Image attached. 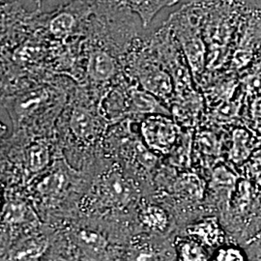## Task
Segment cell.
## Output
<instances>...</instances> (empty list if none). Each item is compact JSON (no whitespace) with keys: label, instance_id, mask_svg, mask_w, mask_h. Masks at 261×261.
I'll use <instances>...</instances> for the list:
<instances>
[{"label":"cell","instance_id":"6da1fadb","mask_svg":"<svg viewBox=\"0 0 261 261\" xmlns=\"http://www.w3.org/2000/svg\"><path fill=\"white\" fill-rule=\"evenodd\" d=\"M202 4L207 46L204 75H213L228 69L235 37L250 4L245 0H202Z\"/></svg>","mask_w":261,"mask_h":261},{"label":"cell","instance_id":"7a4b0ae2","mask_svg":"<svg viewBox=\"0 0 261 261\" xmlns=\"http://www.w3.org/2000/svg\"><path fill=\"white\" fill-rule=\"evenodd\" d=\"M182 47L194 81L199 84L206 71L202 0H193L171 13L166 20Z\"/></svg>","mask_w":261,"mask_h":261},{"label":"cell","instance_id":"3957f363","mask_svg":"<svg viewBox=\"0 0 261 261\" xmlns=\"http://www.w3.org/2000/svg\"><path fill=\"white\" fill-rule=\"evenodd\" d=\"M222 217L226 231L243 246L261 229L260 188L240 174Z\"/></svg>","mask_w":261,"mask_h":261},{"label":"cell","instance_id":"277c9868","mask_svg":"<svg viewBox=\"0 0 261 261\" xmlns=\"http://www.w3.org/2000/svg\"><path fill=\"white\" fill-rule=\"evenodd\" d=\"M92 7L84 0H73L50 13L38 9L39 23L44 35L67 40L86 35Z\"/></svg>","mask_w":261,"mask_h":261},{"label":"cell","instance_id":"5b68a950","mask_svg":"<svg viewBox=\"0 0 261 261\" xmlns=\"http://www.w3.org/2000/svg\"><path fill=\"white\" fill-rule=\"evenodd\" d=\"M261 47V10L249 6L234 41L228 70L240 75Z\"/></svg>","mask_w":261,"mask_h":261},{"label":"cell","instance_id":"8992f818","mask_svg":"<svg viewBox=\"0 0 261 261\" xmlns=\"http://www.w3.org/2000/svg\"><path fill=\"white\" fill-rule=\"evenodd\" d=\"M140 49L135 53L133 72L138 79L140 86L151 94L162 99H169L175 95V84L172 75L167 70L163 62L150 58L147 50Z\"/></svg>","mask_w":261,"mask_h":261},{"label":"cell","instance_id":"52a82bcc","mask_svg":"<svg viewBox=\"0 0 261 261\" xmlns=\"http://www.w3.org/2000/svg\"><path fill=\"white\" fill-rule=\"evenodd\" d=\"M227 163L239 172L252 154L261 147L260 137L244 124L230 127L227 137Z\"/></svg>","mask_w":261,"mask_h":261},{"label":"cell","instance_id":"ba28073f","mask_svg":"<svg viewBox=\"0 0 261 261\" xmlns=\"http://www.w3.org/2000/svg\"><path fill=\"white\" fill-rule=\"evenodd\" d=\"M143 138L152 149L169 154L181 134L180 126L168 118H150L141 127Z\"/></svg>","mask_w":261,"mask_h":261},{"label":"cell","instance_id":"9c48e42d","mask_svg":"<svg viewBox=\"0 0 261 261\" xmlns=\"http://www.w3.org/2000/svg\"><path fill=\"white\" fill-rule=\"evenodd\" d=\"M98 194L106 203L121 208L135 197L136 189L120 172L108 171L98 183Z\"/></svg>","mask_w":261,"mask_h":261},{"label":"cell","instance_id":"30bf717a","mask_svg":"<svg viewBox=\"0 0 261 261\" xmlns=\"http://www.w3.org/2000/svg\"><path fill=\"white\" fill-rule=\"evenodd\" d=\"M239 177V170L232 167L229 163H218L212 168L209 189L217 199V206L221 210L222 214L228 205Z\"/></svg>","mask_w":261,"mask_h":261},{"label":"cell","instance_id":"8fae6325","mask_svg":"<svg viewBox=\"0 0 261 261\" xmlns=\"http://www.w3.org/2000/svg\"><path fill=\"white\" fill-rule=\"evenodd\" d=\"M187 232L195 237L197 242L216 250L226 243L235 241L216 217L205 218L201 222L189 225Z\"/></svg>","mask_w":261,"mask_h":261},{"label":"cell","instance_id":"7c38bea8","mask_svg":"<svg viewBox=\"0 0 261 261\" xmlns=\"http://www.w3.org/2000/svg\"><path fill=\"white\" fill-rule=\"evenodd\" d=\"M86 72L95 83H108L117 75L118 62L110 51L96 46L88 55Z\"/></svg>","mask_w":261,"mask_h":261},{"label":"cell","instance_id":"4fadbf2b","mask_svg":"<svg viewBox=\"0 0 261 261\" xmlns=\"http://www.w3.org/2000/svg\"><path fill=\"white\" fill-rule=\"evenodd\" d=\"M203 107V97L196 90L175 96L172 107L174 119L180 127H194L198 121Z\"/></svg>","mask_w":261,"mask_h":261},{"label":"cell","instance_id":"5bb4252c","mask_svg":"<svg viewBox=\"0 0 261 261\" xmlns=\"http://www.w3.org/2000/svg\"><path fill=\"white\" fill-rule=\"evenodd\" d=\"M129 112L139 113H157L163 115H168L169 112L159 103L155 95L146 90H140L137 87H130L127 91Z\"/></svg>","mask_w":261,"mask_h":261},{"label":"cell","instance_id":"9a60e30c","mask_svg":"<svg viewBox=\"0 0 261 261\" xmlns=\"http://www.w3.org/2000/svg\"><path fill=\"white\" fill-rule=\"evenodd\" d=\"M180 0H124L125 6L140 18L143 28H147L160 11L177 4Z\"/></svg>","mask_w":261,"mask_h":261},{"label":"cell","instance_id":"2e32d148","mask_svg":"<svg viewBox=\"0 0 261 261\" xmlns=\"http://www.w3.org/2000/svg\"><path fill=\"white\" fill-rule=\"evenodd\" d=\"M174 191L185 200L199 201L205 195V182L195 172H184L177 178Z\"/></svg>","mask_w":261,"mask_h":261},{"label":"cell","instance_id":"e0dca14e","mask_svg":"<svg viewBox=\"0 0 261 261\" xmlns=\"http://www.w3.org/2000/svg\"><path fill=\"white\" fill-rule=\"evenodd\" d=\"M99 109L101 114L108 120L120 118L129 112L128 97L119 88L111 89L103 95Z\"/></svg>","mask_w":261,"mask_h":261},{"label":"cell","instance_id":"ac0fdd59","mask_svg":"<svg viewBox=\"0 0 261 261\" xmlns=\"http://www.w3.org/2000/svg\"><path fill=\"white\" fill-rule=\"evenodd\" d=\"M224 138H219L212 130H200L197 133L196 143L198 152L205 158L212 160L217 165L223 155Z\"/></svg>","mask_w":261,"mask_h":261},{"label":"cell","instance_id":"d6986e66","mask_svg":"<svg viewBox=\"0 0 261 261\" xmlns=\"http://www.w3.org/2000/svg\"><path fill=\"white\" fill-rule=\"evenodd\" d=\"M48 99V92L46 88L39 87L27 93L19 95L14 101L15 112L19 116H28L43 106Z\"/></svg>","mask_w":261,"mask_h":261},{"label":"cell","instance_id":"ffe728a7","mask_svg":"<svg viewBox=\"0 0 261 261\" xmlns=\"http://www.w3.org/2000/svg\"><path fill=\"white\" fill-rule=\"evenodd\" d=\"M47 240L44 237H32L20 243L10 254L12 260H34L46 252Z\"/></svg>","mask_w":261,"mask_h":261},{"label":"cell","instance_id":"44dd1931","mask_svg":"<svg viewBox=\"0 0 261 261\" xmlns=\"http://www.w3.org/2000/svg\"><path fill=\"white\" fill-rule=\"evenodd\" d=\"M240 83L247 98L261 93V47L252 64L240 75Z\"/></svg>","mask_w":261,"mask_h":261},{"label":"cell","instance_id":"7402d4cb","mask_svg":"<svg viewBox=\"0 0 261 261\" xmlns=\"http://www.w3.org/2000/svg\"><path fill=\"white\" fill-rule=\"evenodd\" d=\"M70 125L74 134L81 140H93L97 132L93 116L83 109H76L73 112Z\"/></svg>","mask_w":261,"mask_h":261},{"label":"cell","instance_id":"603a6c76","mask_svg":"<svg viewBox=\"0 0 261 261\" xmlns=\"http://www.w3.org/2000/svg\"><path fill=\"white\" fill-rule=\"evenodd\" d=\"M193 145V137L190 132L182 133L173 149L168 154L169 162L172 166L180 168H187L191 165V153Z\"/></svg>","mask_w":261,"mask_h":261},{"label":"cell","instance_id":"cb8c5ba5","mask_svg":"<svg viewBox=\"0 0 261 261\" xmlns=\"http://www.w3.org/2000/svg\"><path fill=\"white\" fill-rule=\"evenodd\" d=\"M177 249L180 260H208L211 257L203 245L195 239H180L178 241Z\"/></svg>","mask_w":261,"mask_h":261},{"label":"cell","instance_id":"d4e9b609","mask_svg":"<svg viewBox=\"0 0 261 261\" xmlns=\"http://www.w3.org/2000/svg\"><path fill=\"white\" fill-rule=\"evenodd\" d=\"M243 124L254 130L261 139V93L246 97Z\"/></svg>","mask_w":261,"mask_h":261},{"label":"cell","instance_id":"484cf974","mask_svg":"<svg viewBox=\"0 0 261 261\" xmlns=\"http://www.w3.org/2000/svg\"><path fill=\"white\" fill-rule=\"evenodd\" d=\"M141 221L150 228L157 231H165L169 220L167 212L158 206H148L141 212Z\"/></svg>","mask_w":261,"mask_h":261},{"label":"cell","instance_id":"4316f807","mask_svg":"<svg viewBox=\"0 0 261 261\" xmlns=\"http://www.w3.org/2000/svg\"><path fill=\"white\" fill-rule=\"evenodd\" d=\"M212 259L214 260H249V255L245 247L239 243L230 241L215 251Z\"/></svg>","mask_w":261,"mask_h":261},{"label":"cell","instance_id":"83f0119b","mask_svg":"<svg viewBox=\"0 0 261 261\" xmlns=\"http://www.w3.org/2000/svg\"><path fill=\"white\" fill-rule=\"evenodd\" d=\"M49 162V151L47 146L42 143L33 144L28 151V168L33 171L38 172L47 167Z\"/></svg>","mask_w":261,"mask_h":261},{"label":"cell","instance_id":"f1b7e54d","mask_svg":"<svg viewBox=\"0 0 261 261\" xmlns=\"http://www.w3.org/2000/svg\"><path fill=\"white\" fill-rule=\"evenodd\" d=\"M65 175L56 172L44 178L37 185V191L43 196H57L66 187Z\"/></svg>","mask_w":261,"mask_h":261},{"label":"cell","instance_id":"f546056e","mask_svg":"<svg viewBox=\"0 0 261 261\" xmlns=\"http://www.w3.org/2000/svg\"><path fill=\"white\" fill-rule=\"evenodd\" d=\"M28 218V207L21 201H11L3 208V220L8 224H20Z\"/></svg>","mask_w":261,"mask_h":261},{"label":"cell","instance_id":"4dcf8cb0","mask_svg":"<svg viewBox=\"0 0 261 261\" xmlns=\"http://www.w3.org/2000/svg\"><path fill=\"white\" fill-rule=\"evenodd\" d=\"M240 174L250 179L261 189V147L256 150L244 165Z\"/></svg>","mask_w":261,"mask_h":261},{"label":"cell","instance_id":"1f68e13d","mask_svg":"<svg viewBox=\"0 0 261 261\" xmlns=\"http://www.w3.org/2000/svg\"><path fill=\"white\" fill-rule=\"evenodd\" d=\"M80 238L86 243L89 246H94V247H100L102 246L103 243L102 242V238L98 235V233H95L92 231H87L84 230L80 233Z\"/></svg>","mask_w":261,"mask_h":261},{"label":"cell","instance_id":"d6a6232c","mask_svg":"<svg viewBox=\"0 0 261 261\" xmlns=\"http://www.w3.org/2000/svg\"><path fill=\"white\" fill-rule=\"evenodd\" d=\"M138 159L140 163L142 164V166H145L147 168H150L151 166H154L156 158L154 155L150 154L148 151H146L144 147L140 146L138 148Z\"/></svg>","mask_w":261,"mask_h":261},{"label":"cell","instance_id":"836d02e7","mask_svg":"<svg viewBox=\"0 0 261 261\" xmlns=\"http://www.w3.org/2000/svg\"><path fill=\"white\" fill-rule=\"evenodd\" d=\"M249 255V260H261V245L244 246Z\"/></svg>","mask_w":261,"mask_h":261},{"label":"cell","instance_id":"e575fe53","mask_svg":"<svg viewBox=\"0 0 261 261\" xmlns=\"http://www.w3.org/2000/svg\"><path fill=\"white\" fill-rule=\"evenodd\" d=\"M89 3L91 6H100V5H112V6H125L124 0H84Z\"/></svg>","mask_w":261,"mask_h":261},{"label":"cell","instance_id":"d590c367","mask_svg":"<svg viewBox=\"0 0 261 261\" xmlns=\"http://www.w3.org/2000/svg\"><path fill=\"white\" fill-rule=\"evenodd\" d=\"M248 245H261V229L251 237L248 241H246L243 246H248Z\"/></svg>","mask_w":261,"mask_h":261},{"label":"cell","instance_id":"8d00e7d4","mask_svg":"<svg viewBox=\"0 0 261 261\" xmlns=\"http://www.w3.org/2000/svg\"><path fill=\"white\" fill-rule=\"evenodd\" d=\"M36 1L38 2V5H40V2H41L42 0H36Z\"/></svg>","mask_w":261,"mask_h":261}]
</instances>
